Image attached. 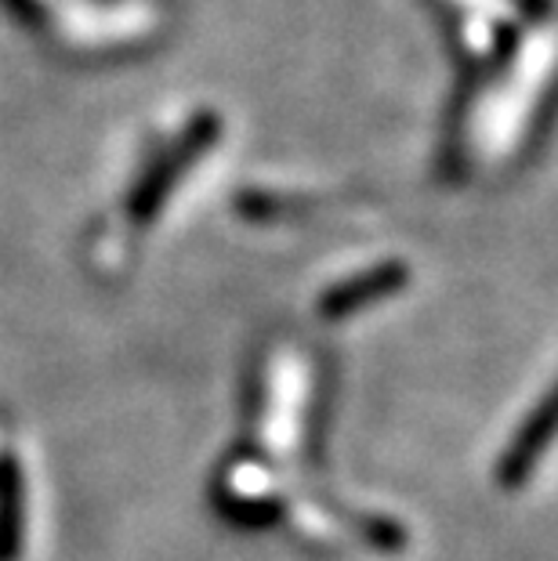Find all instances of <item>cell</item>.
<instances>
[{
  "label": "cell",
  "mask_w": 558,
  "mask_h": 561,
  "mask_svg": "<svg viewBox=\"0 0 558 561\" xmlns=\"http://www.w3.org/2000/svg\"><path fill=\"white\" fill-rule=\"evenodd\" d=\"M221 138V116L218 113H196L189 127L178 135L168 149L160 152L157 163L141 174V182L135 185V193L127 199V210L135 221H152L163 210V203L171 199L174 185L193 171V163L204 157L207 149H215V141Z\"/></svg>",
  "instance_id": "1"
},
{
  "label": "cell",
  "mask_w": 558,
  "mask_h": 561,
  "mask_svg": "<svg viewBox=\"0 0 558 561\" xmlns=\"http://www.w3.org/2000/svg\"><path fill=\"white\" fill-rule=\"evenodd\" d=\"M551 435H555V391H548V396L540 399L537 410L519 424V432L508 442V449L501 453V460H497V468H493L497 485L501 489L526 485L533 468H537L544 457V449H548Z\"/></svg>",
  "instance_id": "2"
},
{
  "label": "cell",
  "mask_w": 558,
  "mask_h": 561,
  "mask_svg": "<svg viewBox=\"0 0 558 561\" xmlns=\"http://www.w3.org/2000/svg\"><path fill=\"white\" fill-rule=\"evenodd\" d=\"M407 283H410V268L402 265V261H382V265L366 268V272H360V276L330 286V290L319 297V316L323 319L355 316V312H363L366 305L385 301V297L399 294Z\"/></svg>",
  "instance_id": "3"
},
{
  "label": "cell",
  "mask_w": 558,
  "mask_h": 561,
  "mask_svg": "<svg viewBox=\"0 0 558 561\" xmlns=\"http://www.w3.org/2000/svg\"><path fill=\"white\" fill-rule=\"evenodd\" d=\"M26 547V479L11 453H0V561H19Z\"/></svg>",
  "instance_id": "4"
}]
</instances>
